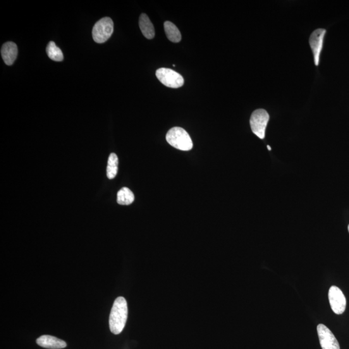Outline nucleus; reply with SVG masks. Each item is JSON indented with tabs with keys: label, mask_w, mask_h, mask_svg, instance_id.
<instances>
[{
	"label": "nucleus",
	"mask_w": 349,
	"mask_h": 349,
	"mask_svg": "<svg viewBox=\"0 0 349 349\" xmlns=\"http://www.w3.org/2000/svg\"><path fill=\"white\" fill-rule=\"evenodd\" d=\"M128 304L126 299L117 298L114 301L109 315L110 331L114 334H119L123 332L128 319Z\"/></svg>",
	"instance_id": "f257e3e1"
},
{
	"label": "nucleus",
	"mask_w": 349,
	"mask_h": 349,
	"mask_svg": "<svg viewBox=\"0 0 349 349\" xmlns=\"http://www.w3.org/2000/svg\"><path fill=\"white\" fill-rule=\"evenodd\" d=\"M166 140L171 147L182 151L192 149L193 142L187 131L179 127H174L166 134Z\"/></svg>",
	"instance_id": "f03ea898"
},
{
	"label": "nucleus",
	"mask_w": 349,
	"mask_h": 349,
	"mask_svg": "<svg viewBox=\"0 0 349 349\" xmlns=\"http://www.w3.org/2000/svg\"><path fill=\"white\" fill-rule=\"evenodd\" d=\"M114 24L111 18L105 17L98 21L93 28V38L98 44L106 42L113 33Z\"/></svg>",
	"instance_id": "7ed1b4c3"
},
{
	"label": "nucleus",
	"mask_w": 349,
	"mask_h": 349,
	"mask_svg": "<svg viewBox=\"0 0 349 349\" xmlns=\"http://www.w3.org/2000/svg\"><path fill=\"white\" fill-rule=\"evenodd\" d=\"M269 114L266 110L259 109L253 111L250 117V127L252 132L260 139H264L265 130L269 121Z\"/></svg>",
	"instance_id": "20e7f679"
},
{
	"label": "nucleus",
	"mask_w": 349,
	"mask_h": 349,
	"mask_svg": "<svg viewBox=\"0 0 349 349\" xmlns=\"http://www.w3.org/2000/svg\"><path fill=\"white\" fill-rule=\"evenodd\" d=\"M156 76L160 82L166 87L179 88L182 87L185 83L183 76L171 69H157Z\"/></svg>",
	"instance_id": "39448f33"
},
{
	"label": "nucleus",
	"mask_w": 349,
	"mask_h": 349,
	"mask_svg": "<svg viewBox=\"0 0 349 349\" xmlns=\"http://www.w3.org/2000/svg\"><path fill=\"white\" fill-rule=\"evenodd\" d=\"M329 300L333 312L338 315L343 314L346 308V301L341 289L332 286L329 289Z\"/></svg>",
	"instance_id": "423d86ee"
},
{
	"label": "nucleus",
	"mask_w": 349,
	"mask_h": 349,
	"mask_svg": "<svg viewBox=\"0 0 349 349\" xmlns=\"http://www.w3.org/2000/svg\"><path fill=\"white\" fill-rule=\"evenodd\" d=\"M317 331L322 349H340L338 341L328 327L319 324Z\"/></svg>",
	"instance_id": "0eeeda50"
},
{
	"label": "nucleus",
	"mask_w": 349,
	"mask_h": 349,
	"mask_svg": "<svg viewBox=\"0 0 349 349\" xmlns=\"http://www.w3.org/2000/svg\"><path fill=\"white\" fill-rule=\"evenodd\" d=\"M325 33L326 30L324 28H317L312 33L309 38L310 45L314 55L315 66L319 65V56L323 48Z\"/></svg>",
	"instance_id": "6e6552de"
},
{
	"label": "nucleus",
	"mask_w": 349,
	"mask_h": 349,
	"mask_svg": "<svg viewBox=\"0 0 349 349\" xmlns=\"http://www.w3.org/2000/svg\"><path fill=\"white\" fill-rule=\"evenodd\" d=\"M18 47L15 43L8 42L2 45L1 54L5 63L8 66L13 65L18 56Z\"/></svg>",
	"instance_id": "1a4fd4ad"
},
{
	"label": "nucleus",
	"mask_w": 349,
	"mask_h": 349,
	"mask_svg": "<svg viewBox=\"0 0 349 349\" xmlns=\"http://www.w3.org/2000/svg\"><path fill=\"white\" fill-rule=\"evenodd\" d=\"M37 343L42 347L48 349H61L66 348L67 346L65 341L49 335L40 336L37 339Z\"/></svg>",
	"instance_id": "9d476101"
},
{
	"label": "nucleus",
	"mask_w": 349,
	"mask_h": 349,
	"mask_svg": "<svg viewBox=\"0 0 349 349\" xmlns=\"http://www.w3.org/2000/svg\"><path fill=\"white\" fill-rule=\"evenodd\" d=\"M139 27L143 35L148 39H153L155 37V28L152 21L147 14H141L139 18Z\"/></svg>",
	"instance_id": "9b49d317"
},
{
	"label": "nucleus",
	"mask_w": 349,
	"mask_h": 349,
	"mask_svg": "<svg viewBox=\"0 0 349 349\" xmlns=\"http://www.w3.org/2000/svg\"><path fill=\"white\" fill-rule=\"evenodd\" d=\"M165 33L169 40L174 43H178L181 40V34L179 28L171 21H167L164 23Z\"/></svg>",
	"instance_id": "f8f14e48"
},
{
	"label": "nucleus",
	"mask_w": 349,
	"mask_h": 349,
	"mask_svg": "<svg viewBox=\"0 0 349 349\" xmlns=\"http://www.w3.org/2000/svg\"><path fill=\"white\" fill-rule=\"evenodd\" d=\"M135 200V196L130 189L123 188L117 193V202L121 205H130Z\"/></svg>",
	"instance_id": "ddd939ff"
},
{
	"label": "nucleus",
	"mask_w": 349,
	"mask_h": 349,
	"mask_svg": "<svg viewBox=\"0 0 349 349\" xmlns=\"http://www.w3.org/2000/svg\"><path fill=\"white\" fill-rule=\"evenodd\" d=\"M119 159L115 154H111L109 155L108 162H107V176L109 179L115 178L118 173Z\"/></svg>",
	"instance_id": "4468645a"
},
{
	"label": "nucleus",
	"mask_w": 349,
	"mask_h": 349,
	"mask_svg": "<svg viewBox=\"0 0 349 349\" xmlns=\"http://www.w3.org/2000/svg\"><path fill=\"white\" fill-rule=\"evenodd\" d=\"M46 52L49 58L55 62H62L64 60L63 52L56 46L54 42H50L47 45Z\"/></svg>",
	"instance_id": "2eb2a0df"
},
{
	"label": "nucleus",
	"mask_w": 349,
	"mask_h": 349,
	"mask_svg": "<svg viewBox=\"0 0 349 349\" xmlns=\"http://www.w3.org/2000/svg\"><path fill=\"white\" fill-rule=\"evenodd\" d=\"M267 148L269 151H271V148L270 147V146H267Z\"/></svg>",
	"instance_id": "dca6fc26"
},
{
	"label": "nucleus",
	"mask_w": 349,
	"mask_h": 349,
	"mask_svg": "<svg viewBox=\"0 0 349 349\" xmlns=\"http://www.w3.org/2000/svg\"><path fill=\"white\" fill-rule=\"evenodd\" d=\"M348 232H349V225L348 226Z\"/></svg>",
	"instance_id": "f3484780"
}]
</instances>
